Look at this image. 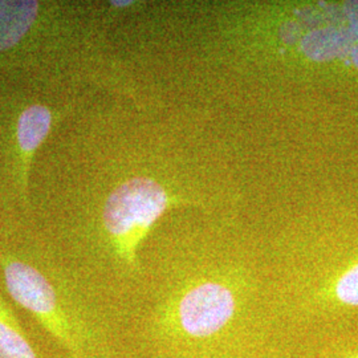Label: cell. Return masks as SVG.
<instances>
[{"label": "cell", "instance_id": "obj_4", "mask_svg": "<svg viewBox=\"0 0 358 358\" xmlns=\"http://www.w3.org/2000/svg\"><path fill=\"white\" fill-rule=\"evenodd\" d=\"M56 120L55 110L44 103L24 106L13 127V176L20 196L26 198L29 171L41 145L51 134Z\"/></svg>", "mask_w": 358, "mask_h": 358}, {"label": "cell", "instance_id": "obj_5", "mask_svg": "<svg viewBox=\"0 0 358 358\" xmlns=\"http://www.w3.org/2000/svg\"><path fill=\"white\" fill-rule=\"evenodd\" d=\"M0 358H52L28 332L0 282Z\"/></svg>", "mask_w": 358, "mask_h": 358}, {"label": "cell", "instance_id": "obj_2", "mask_svg": "<svg viewBox=\"0 0 358 358\" xmlns=\"http://www.w3.org/2000/svg\"><path fill=\"white\" fill-rule=\"evenodd\" d=\"M0 282L60 358H130L125 340L134 327L35 235L0 231Z\"/></svg>", "mask_w": 358, "mask_h": 358}, {"label": "cell", "instance_id": "obj_3", "mask_svg": "<svg viewBox=\"0 0 358 358\" xmlns=\"http://www.w3.org/2000/svg\"><path fill=\"white\" fill-rule=\"evenodd\" d=\"M78 20L75 4L0 0V69H68Z\"/></svg>", "mask_w": 358, "mask_h": 358}, {"label": "cell", "instance_id": "obj_8", "mask_svg": "<svg viewBox=\"0 0 358 358\" xmlns=\"http://www.w3.org/2000/svg\"><path fill=\"white\" fill-rule=\"evenodd\" d=\"M145 358H231L227 356H211V355H177V353H152L145 355Z\"/></svg>", "mask_w": 358, "mask_h": 358}, {"label": "cell", "instance_id": "obj_7", "mask_svg": "<svg viewBox=\"0 0 358 358\" xmlns=\"http://www.w3.org/2000/svg\"><path fill=\"white\" fill-rule=\"evenodd\" d=\"M239 358H301L296 346L287 340L273 338L264 345L259 346Z\"/></svg>", "mask_w": 358, "mask_h": 358}, {"label": "cell", "instance_id": "obj_6", "mask_svg": "<svg viewBox=\"0 0 358 358\" xmlns=\"http://www.w3.org/2000/svg\"><path fill=\"white\" fill-rule=\"evenodd\" d=\"M294 345L301 358H358V334H337Z\"/></svg>", "mask_w": 358, "mask_h": 358}, {"label": "cell", "instance_id": "obj_1", "mask_svg": "<svg viewBox=\"0 0 358 358\" xmlns=\"http://www.w3.org/2000/svg\"><path fill=\"white\" fill-rule=\"evenodd\" d=\"M239 266H207L169 276L142 315L136 337L143 355L242 357L278 338L271 308L260 303Z\"/></svg>", "mask_w": 358, "mask_h": 358}]
</instances>
